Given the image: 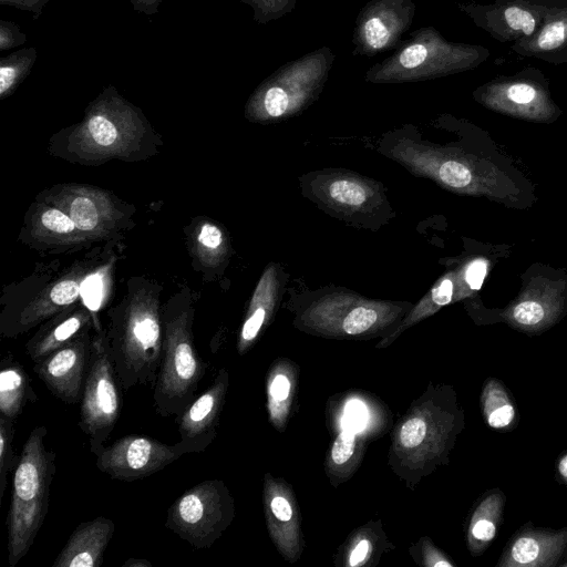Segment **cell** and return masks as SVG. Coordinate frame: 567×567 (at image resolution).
<instances>
[{
  "mask_svg": "<svg viewBox=\"0 0 567 567\" xmlns=\"http://www.w3.org/2000/svg\"><path fill=\"white\" fill-rule=\"evenodd\" d=\"M89 322V316L84 311H79L71 313L45 329L43 328L25 346L31 361L37 363L50 353L86 333L85 328Z\"/></svg>",
  "mask_w": 567,
  "mask_h": 567,
  "instance_id": "cell-16",
  "label": "cell"
},
{
  "mask_svg": "<svg viewBox=\"0 0 567 567\" xmlns=\"http://www.w3.org/2000/svg\"><path fill=\"white\" fill-rule=\"evenodd\" d=\"M389 31L378 18H372L365 23V38L373 48L383 47L389 40Z\"/></svg>",
  "mask_w": 567,
  "mask_h": 567,
  "instance_id": "cell-31",
  "label": "cell"
},
{
  "mask_svg": "<svg viewBox=\"0 0 567 567\" xmlns=\"http://www.w3.org/2000/svg\"><path fill=\"white\" fill-rule=\"evenodd\" d=\"M289 391L290 382L287 377L278 374L276 378H274L269 389L272 399L282 401L288 398Z\"/></svg>",
  "mask_w": 567,
  "mask_h": 567,
  "instance_id": "cell-36",
  "label": "cell"
},
{
  "mask_svg": "<svg viewBox=\"0 0 567 567\" xmlns=\"http://www.w3.org/2000/svg\"><path fill=\"white\" fill-rule=\"evenodd\" d=\"M377 320L378 313L374 309L359 307L346 317L342 328L349 334H359L370 329Z\"/></svg>",
  "mask_w": 567,
  "mask_h": 567,
  "instance_id": "cell-24",
  "label": "cell"
},
{
  "mask_svg": "<svg viewBox=\"0 0 567 567\" xmlns=\"http://www.w3.org/2000/svg\"><path fill=\"white\" fill-rule=\"evenodd\" d=\"M426 435V424L420 417L409 419L400 430V442L406 449L420 445Z\"/></svg>",
  "mask_w": 567,
  "mask_h": 567,
  "instance_id": "cell-26",
  "label": "cell"
},
{
  "mask_svg": "<svg viewBox=\"0 0 567 567\" xmlns=\"http://www.w3.org/2000/svg\"><path fill=\"white\" fill-rule=\"evenodd\" d=\"M368 412L363 403L358 400H352L346 408V421L349 427L353 431L362 430L367 422Z\"/></svg>",
  "mask_w": 567,
  "mask_h": 567,
  "instance_id": "cell-32",
  "label": "cell"
},
{
  "mask_svg": "<svg viewBox=\"0 0 567 567\" xmlns=\"http://www.w3.org/2000/svg\"><path fill=\"white\" fill-rule=\"evenodd\" d=\"M38 400L31 379L12 355L1 360L0 369V416L16 421L24 408Z\"/></svg>",
  "mask_w": 567,
  "mask_h": 567,
  "instance_id": "cell-15",
  "label": "cell"
},
{
  "mask_svg": "<svg viewBox=\"0 0 567 567\" xmlns=\"http://www.w3.org/2000/svg\"><path fill=\"white\" fill-rule=\"evenodd\" d=\"M228 386V373L221 369L213 383L178 415L179 441L183 454L204 452L214 441Z\"/></svg>",
  "mask_w": 567,
  "mask_h": 567,
  "instance_id": "cell-9",
  "label": "cell"
},
{
  "mask_svg": "<svg viewBox=\"0 0 567 567\" xmlns=\"http://www.w3.org/2000/svg\"><path fill=\"white\" fill-rule=\"evenodd\" d=\"M482 413L486 424L499 431L512 429L517 420L516 406L505 388L495 378L486 380L481 395Z\"/></svg>",
  "mask_w": 567,
  "mask_h": 567,
  "instance_id": "cell-18",
  "label": "cell"
},
{
  "mask_svg": "<svg viewBox=\"0 0 567 567\" xmlns=\"http://www.w3.org/2000/svg\"><path fill=\"white\" fill-rule=\"evenodd\" d=\"M163 329V352L153 401L161 416H178L196 398L207 363L194 344L189 311L166 315Z\"/></svg>",
  "mask_w": 567,
  "mask_h": 567,
  "instance_id": "cell-3",
  "label": "cell"
},
{
  "mask_svg": "<svg viewBox=\"0 0 567 567\" xmlns=\"http://www.w3.org/2000/svg\"><path fill=\"white\" fill-rule=\"evenodd\" d=\"M370 548V543L367 539L360 540L350 555V566H357L361 564L369 554Z\"/></svg>",
  "mask_w": 567,
  "mask_h": 567,
  "instance_id": "cell-37",
  "label": "cell"
},
{
  "mask_svg": "<svg viewBox=\"0 0 567 567\" xmlns=\"http://www.w3.org/2000/svg\"><path fill=\"white\" fill-rule=\"evenodd\" d=\"M563 567H567V561H565L564 564H561Z\"/></svg>",
  "mask_w": 567,
  "mask_h": 567,
  "instance_id": "cell-41",
  "label": "cell"
},
{
  "mask_svg": "<svg viewBox=\"0 0 567 567\" xmlns=\"http://www.w3.org/2000/svg\"><path fill=\"white\" fill-rule=\"evenodd\" d=\"M563 287L539 279L504 311V320L513 328L538 333L555 324L564 312Z\"/></svg>",
  "mask_w": 567,
  "mask_h": 567,
  "instance_id": "cell-10",
  "label": "cell"
},
{
  "mask_svg": "<svg viewBox=\"0 0 567 567\" xmlns=\"http://www.w3.org/2000/svg\"><path fill=\"white\" fill-rule=\"evenodd\" d=\"M288 106V95L280 87H271L265 96V107L269 115L279 116Z\"/></svg>",
  "mask_w": 567,
  "mask_h": 567,
  "instance_id": "cell-30",
  "label": "cell"
},
{
  "mask_svg": "<svg viewBox=\"0 0 567 567\" xmlns=\"http://www.w3.org/2000/svg\"><path fill=\"white\" fill-rule=\"evenodd\" d=\"M270 508L272 512V515L281 520L287 522L292 516V508L290 503L282 496H275L270 501Z\"/></svg>",
  "mask_w": 567,
  "mask_h": 567,
  "instance_id": "cell-35",
  "label": "cell"
},
{
  "mask_svg": "<svg viewBox=\"0 0 567 567\" xmlns=\"http://www.w3.org/2000/svg\"><path fill=\"white\" fill-rule=\"evenodd\" d=\"M557 1L495 0L484 9V28L502 42H516L536 33Z\"/></svg>",
  "mask_w": 567,
  "mask_h": 567,
  "instance_id": "cell-11",
  "label": "cell"
},
{
  "mask_svg": "<svg viewBox=\"0 0 567 567\" xmlns=\"http://www.w3.org/2000/svg\"><path fill=\"white\" fill-rule=\"evenodd\" d=\"M14 421L0 416V503L8 485V476L14 472L19 456L13 450Z\"/></svg>",
  "mask_w": 567,
  "mask_h": 567,
  "instance_id": "cell-20",
  "label": "cell"
},
{
  "mask_svg": "<svg viewBox=\"0 0 567 567\" xmlns=\"http://www.w3.org/2000/svg\"><path fill=\"white\" fill-rule=\"evenodd\" d=\"M92 339L84 333L33 364L48 390L66 404L81 401L91 357Z\"/></svg>",
  "mask_w": 567,
  "mask_h": 567,
  "instance_id": "cell-8",
  "label": "cell"
},
{
  "mask_svg": "<svg viewBox=\"0 0 567 567\" xmlns=\"http://www.w3.org/2000/svg\"><path fill=\"white\" fill-rule=\"evenodd\" d=\"M48 429L34 427L23 444L13 472L7 515L8 561L14 567L30 550L49 509L55 473V452L47 445Z\"/></svg>",
  "mask_w": 567,
  "mask_h": 567,
  "instance_id": "cell-1",
  "label": "cell"
},
{
  "mask_svg": "<svg viewBox=\"0 0 567 567\" xmlns=\"http://www.w3.org/2000/svg\"><path fill=\"white\" fill-rule=\"evenodd\" d=\"M427 51L422 44H413L406 48L400 56V62L404 68L412 69L420 65L426 59Z\"/></svg>",
  "mask_w": 567,
  "mask_h": 567,
  "instance_id": "cell-33",
  "label": "cell"
},
{
  "mask_svg": "<svg viewBox=\"0 0 567 567\" xmlns=\"http://www.w3.org/2000/svg\"><path fill=\"white\" fill-rule=\"evenodd\" d=\"M542 76L538 70L529 69L514 76L494 79L484 89L482 103L509 116L533 122H550L558 115L559 110L551 101Z\"/></svg>",
  "mask_w": 567,
  "mask_h": 567,
  "instance_id": "cell-6",
  "label": "cell"
},
{
  "mask_svg": "<svg viewBox=\"0 0 567 567\" xmlns=\"http://www.w3.org/2000/svg\"><path fill=\"white\" fill-rule=\"evenodd\" d=\"M233 502L220 480H205L184 492L167 509L165 526L196 549L209 548L227 528Z\"/></svg>",
  "mask_w": 567,
  "mask_h": 567,
  "instance_id": "cell-5",
  "label": "cell"
},
{
  "mask_svg": "<svg viewBox=\"0 0 567 567\" xmlns=\"http://www.w3.org/2000/svg\"><path fill=\"white\" fill-rule=\"evenodd\" d=\"M567 545V527L524 528L504 548L498 567H554Z\"/></svg>",
  "mask_w": 567,
  "mask_h": 567,
  "instance_id": "cell-12",
  "label": "cell"
},
{
  "mask_svg": "<svg viewBox=\"0 0 567 567\" xmlns=\"http://www.w3.org/2000/svg\"><path fill=\"white\" fill-rule=\"evenodd\" d=\"M329 195L336 202L348 206H359L367 199L363 186L349 179H338L331 183Z\"/></svg>",
  "mask_w": 567,
  "mask_h": 567,
  "instance_id": "cell-21",
  "label": "cell"
},
{
  "mask_svg": "<svg viewBox=\"0 0 567 567\" xmlns=\"http://www.w3.org/2000/svg\"><path fill=\"white\" fill-rule=\"evenodd\" d=\"M115 532V523L99 516L76 526L52 567H100Z\"/></svg>",
  "mask_w": 567,
  "mask_h": 567,
  "instance_id": "cell-13",
  "label": "cell"
},
{
  "mask_svg": "<svg viewBox=\"0 0 567 567\" xmlns=\"http://www.w3.org/2000/svg\"><path fill=\"white\" fill-rule=\"evenodd\" d=\"M163 318L155 300L137 298L118 312L107 339L122 390L156 382L163 352Z\"/></svg>",
  "mask_w": 567,
  "mask_h": 567,
  "instance_id": "cell-2",
  "label": "cell"
},
{
  "mask_svg": "<svg viewBox=\"0 0 567 567\" xmlns=\"http://www.w3.org/2000/svg\"><path fill=\"white\" fill-rule=\"evenodd\" d=\"M504 504V494L493 489L475 508L468 527V544L473 553H483L496 537Z\"/></svg>",
  "mask_w": 567,
  "mask_h": 567,
  "instance_id": "cell-17",
  "label": "cell"
},
{
  "mask_svg": "<svg viewBox=\"0 0 567 567\" xmlns=\"http://www.w3.org/2000/svg\"><path fill=\"white\" fill-rule=\"evenodd\" d=\"M556 470L560 480L567 484V453L558 458Z\"/></svg>",
  "mask_w": 567,
  "mask_h": 567,
  "instance_id": "cell-39",
  "label": "cell"
},
{
  "mask_svg": "<svg viewBox=\"0 0 567 567\" xmlns=\"http://www.w3.org/2000/svg\"><path fill=\"white\" fill-rule=\"evenodd\" d=\"M198 244L207 251L217 250L223 244V233L214 224H204L198 234Z\"/></svg>",
  "mask_w": 567,
  "mask_h": 567,
  "instance_id": "cell-29",
  "label": "cell"
},
{
  "mask_svg": "<svg viewBox=\"0 0 567 567\" xmlns=\"http://www.w3.org/2000/svg\"><path fill=\"white\" fill-rule=\"evenodd\" d=\"M80 295V285L75 280L66 279L58 282L49 293L50 302L54 308L64 307L74 302Z\"/></svg>",
  "mask_w": 567,
  "mask_h": 567,
  "instance_id": "cell-27",
  "label": "cell"
},
{
  "mask_svg": "<svg viewBox=\"0 0 567 567\" xmlns=\"http://www.w3.org/2000/svg\"><path fill=\"white\" fill-rule=\"evenodd\" d=\"M16 71L9 66L0 69V93L3 94L13 83Z\"/></svg>",
  "mask_w": 567,
  "mask_h": 567,
  "instance_id": "cell-38",
  "label": "cell"
},
{
  "mask_svg": "<svg viewBox=\"0 0 567 567\" xmlns=\"http://www.w3.org/2000/svg\"><path fill=\"white\" fill-rule=\"evenodd\" d=\"M454 291V284L451 278L445 277L435 288L431 291V298L437 306H444L451 302Z\"/></svg>",
  "mask_w": 567,
  "mask_h": 567,
  "instance_id": "cell-34",
  "label": "cell"
},
{
  "mask_svg": "<svg viewBox=\"0 0 567 567\" xmlns=\"http://www.w3.org/2000/svg\"><path fill=\"white\" fill-rule=\"evenodd\" d=\"M40 223L43 228L56 235H70L78 229L72 218L58 208L43 210Z\"/></svg>",
  "mask_w": 567,
  "mask_h": 567,
  "instance_id": "cell-23",
  "label": "cell"
},
{
  "mask_svg": "<svg viewBox=\"0 0 567 567\" xmlns=\"http://www.w3.org/2000/svg\"><path fill=\"white\" fill-rule=\"evenodd\" d=\"M68 215L78 230L93 231L101 226L103 213L96 200L86 193H76L68 200Z\"/></svg>",
  "mask_w": 567,
  "mask_h": 567,
  "instance_id": "cell-19",
  "label": "cell"
},
{
  "mask_svg": "<svg viewBox=\"0 0 567 567\" xmlns=\"http://www.w3.org/2000/svg\"><path fill=\"white\" fill-rule=\"evenodd\" d=\"M355 447V431L343 427L336 439L331 449V458L336 464L347 462L353 454Z\"/></svg>",
  "mask_w": 567,
  "mask_h": 567,
  "instance_id": "cell-25",
  "label": "cell"
},
{
  "mask_svg": "<svg viewBox=\"0 0 567 567\" xmlns=\"http://www.w3.org/2000/svg\"><path fill=\"white\" fill-rule=\"evenodd\" d=\"M487 271L488 261L485 258H476L468 262L464 270V281L468 290H480Z\"/></svg>",
  "mask_w": 567,
  "mask_h": 567,
  "instance_id": "cell-28",
  "label": "cell"
},
{
  "mask_svg": "<svg viewBox=\"0 0 567 567\" xmlns=\"http://www.w3.org/2000/svg\"><path fill=\"white\" fill-rule=\"evenodd\" d=\"M182 455L176 444L168 445L152 437L130 434L104 446L95 455V465L113 480L132 482L163 470Z\"/></svg>",
  "mask_w": 567,
  "mask_h": 567,
  "instance_id": "cell-7",
  "label": "cell"
},
{
  "mask_svg": "<svg viewBox=\"0 0 567 567\" xmlns=\"http://www.w3.org/2000/svg\"><path fill=\"white\" fill-rule=\"evenodd\" d=\"M122 567H152V563L145 558H128Z\"/></svg>",
  "mask_w": 567,
  "mask_h": 567,
  "instance_id": "cell-40",
  "label": "cell"
},
{
  "mask_svg": "<svg viewBox=\"0 0 567 567\" xmlns=\"http://www.w3.org/2000/svg\"><path fill=\"white\" fill-rule=\"evenodd\" d=\"M122 390L113 365L106 336L92 338L91 357L80 401L79 426L97 455L113 432L121 410Z\"/></svg>",
  "mask_w": 567,
  "mask_h": 567,
  "instance_id": "cell-4",
  "label": "cell"
},
{
  "mask_svg": "<svg viewBox=\"0 0 567 567\" xmlns=\"http://www.w3.org/2000/svg\"><path fill=\"white\" fill-rule=\"evenodd\" d=\"M512 49L520 55L548 63L567 62V0H558L537 32L514 42Z\"/></svg>",
  "mask_w": 567,
  "mask_h": 567,
  "instance_id": "cell-14",
  "label": "cell"
},
{
  "mask_svg": "<svg viewBox=\"0 0 567 567\" xmlns=\"http://www.w3.org/2000/svg\"><path fill=\"white\" fill-rule=\"evenodd\" d=\"M87 132L92 143L100 147L114 146L118 136L116 126L101 115H95L89 121Z\"/></svg>",
  "mask_w": 567,
  "mask_h": 567,
  "instance_id": "cell-22",
  "label": "cell"
}]
</instances>
